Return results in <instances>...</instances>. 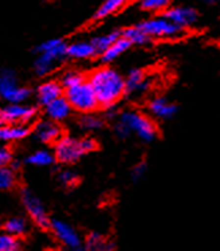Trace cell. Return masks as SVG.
I'll return each instance as SVG.
<instances>
[{
	"mask_svg": "<svg viewBox=\"0 0 220 251\" xmlns=\"http://www.w3.org/2000/svg\"><path fill=\"white\" fill-rule=\"evenodd\" d=\"M89 84L94 89L98 103L105 108L114 104L124 95V78L111 68H99L91 75Z\"/></svg>",
	"mask_w": 220,
	"mask_h": 251,
	"instance_id": "cell-1",
	"label": "cell"
},
{
	"mask_svg": "<svg viewBox=\"0 0 220 251\" xmlns=\"http://www.w3.org/2000/svg\"><path fill=\"white\" fill-rule=\"evenodd\" d=\"M115 128L121 137H128L130 132H135L145 142L154 141L158 134L157 126L147 116L134 111L123 112Z\"/></svg>",
	"mask_w": 220,
	"mask_h": 251,
	"instance_id": "cell-2",
	"label": "cell"
},
{
	"mask_svg": "<svg viewBox=\"0 0 220 251\" xmlns=\"http://www.w3.org/2000/svg\"><path fill=\"white\" fill-rule=\"evenodd\" d=\"M66 100L71 104L72 108L77 109L80 112H92L98 108V99L95 95L91 84L83 81L74 87L66 88Z\"/></svg>",
	"mask_w": 220,
	"mask_h": 251,
	"instance_id": "cell-3",
	"label": "cell"
},
{
	"mask_svg": "<svg viewBox=\"0 0 220 251\" xmlns=\"http://www.w3.org/2000/svg\"><path fill=\"white\" fill-rule=\"evenodd\" d=\"M0 98L8 103H23L30 98V89L18 84L17 75L10 69L0 72Z\"/></svg>",
	"mask_w": 220,
	"mask_h": 251,
	"instance_id": "cell-4",
	"label": "cell"
},
{
	"mask_svg": "<svg viewBox=\"0 0 220 251\" xmlns=\"http://www.w3.org/2000/svg\"><path fill=\"white\" fill-rule=\"evenodd\" d=\"M138 27L149 38H174L181 34V27L164 18H153L139 23Z\"/></svg>",
	"mask_w": 220,
	"mask_h": 251,
	"instance_id": "cell-5",
	"label": "cell"
},
{
	"mask_svg": "<svg viewBox=\"0 0 220 251\" xmlns=\"http://www.w3.org/2000/svg\"><path fill=\"white\" fill-rule=\"evenodd\" d=\"M84 151L81 141H77L74 138L64 137L60 138L55 145V158L62 164H72L83 157Z\"/></svg>",
	"mask_w": 220,
	"mask_h": 251,
	"instance_id": "cell-6",
	"label": "cell"
},
{
	"mask_svg": "<svg viewBox=\"0 0 220 251\" xmlns=\"http://www.w3.org/2000/svg\"><path fill=\"white\" fill-rule=\"evenodd\" d=\"M22 202L24 208L27 209L30 218L34 220V223L39 226L41 228H49V216L45 211L44 204L41 202L38 197L27 189H24L22 192Z\"/></svg>",
	"mask_w": 220,
	"mask_h": 251,
	"instance_id": "cell-7",
	"label": "cell"
},
{
	"mask_svg": "<svg viewBox=\"0 0 220 251\" xmlns=\"http://www.w3.org/2000/svg\"><path fill=\"white\" fill-rule=\"evenodd\" d=\"M35 116V108L22 103H10L0 109V118L4 123H24Z\"/></svg>",
	"mask_w": 220,
	"mask_h": 251,
	"instance_id": "cell-8",
	"label": "cell"
},
{
	"mask_svg": "<svg viewBox=\"0 0 220 251\" xmlns=\"http://www.w3.org/2000/svg\"><path fill=\"white\" fill-rule=\"evenodd\" d=\"M50 228L53 231V234L57 236V239L62 242L66 247H69L71 250L77 249L81 245V240L78 238L77 232L72 228L69 224H66L65 222L61 220H53L50 222Z\"/></svg>",
	"mask_w": 220,
	"mask_h": 251,
	"instance_id": "cell-9",
	"label": "cell"
},
{
	"mask_svg": "<svg viewBox=\"0 0 220 251\" xmlns=\"http://www.w3.org/2000/svg\"><path fill=\"white\" fill-rule=\"evenodd\" d=\"M165 18L178 27L192 26L197 21V12L191 7H173L166 10Z\"/></svg>",
	"mask_w": 220,
	"mask_h": 251,
	"instance_id": "cell-10",
	"label": "cell"
},
{
	"mask_svg": "<svg viewBox=\"0 0 220 251\" xmlns=\"http://www.w3.org/2000/svg\"><path fill=\"white\" fill-rule=\"evenodd\" d=\"M149 89V80L145 73L139 69H132L124 80V93L128 95H139Z\"/></svg>",
	"mask_w": 220,
	"mask_h": 251,
	"instance_id": "cell-11",
	"label": "cell"
},
{
	"mask_svg": "<svg viewBox=\"0 0 220 251\" xmlns=\"http://www.w3.org/2000/svg\"><path fill=\"white\" fill-rule=\"evenodd\" d=\"M66 46L64 41L61 39H49L38 48L41 54L49 57L50 60H53L55 64H58L60 61L64 60L66 55Z\"/></svg>",
	"mask_w": 220,
	"mask_h": 251,
	"instance_id": "cell-12",
	"label": "cell"
},
{
	"mask_svg": "<svg viewBox=\"0 0 220 251\" xmlns=\"http://www.w3.org/2000/svg\"><path fill=\"white\" fill-rule=\"evenodd\" d=\"M45 107H46V114L53 122L65 120L71 115V104L68 103V100L65 98H62V96L57 98L53 101H50Z\"/></svg>",
	"mask_w": 220,
	"mask_h": 251,
	"instance_id": "cell-13",
	"label": "cell"
},
{
	"mask_svg": "<svg viewBox=\"0 0 220 251\" xmlns=\"http://www.w3.org/2000/svg\"><path fill=\"white\" fill-rule=\"evenodd\" d=\"M35 134L39 141L45 143L54 142L57 139H60L61 128L60 126L51 122V120H45V122H39L37 127H35Z\"/></svg>",
	"mask_w": 220,
	"mask_h": 251,
	"instance_id": "cell-14",
	"label": "cell"
},
{
	"mask_svg": "<svg viewBox=\"0 0 220 251\" xmlns=\"http://www.w3.org/2000/svg\"><path fill=\"white\" fill-rule=\"evenodd\" d=\"M149 108L153 112V115H155L157 118H161V119H171V116H174L177 112L176 105L164 98L154 99L150 103Z\"/></svg>",
	"mask_w": 220,
	"mask_h": 251,
	"instance_id": "cell-15",
	"label": "cell"
},
{
	"mask_svg": "<svg viewBox=\"0 0 220 251\" xmlns=\"http://www.w3.org/2000/svg\"><path fill=\"white\" fill-rule=\"evenodd\" d=\"M96 53L92 42H74V44L66 46V55L76 60H87L94 57Z\"/></svg>",
	"mask_w": 220,
	"mask_h": 251,
	"instance_id": "cell-16",
	"label": "cell"
},
{
	"mask_svg": "<svg viewBox=\"0 0 220 251\" xmlns=\"http://www.w3.org/2000/svg\"><path fill=\"white\" fill-rule=\"evenodd\" d=\"M62 95V85L55 81H48L44 82L41 87L38 88V100L39 103L49 104L50 101H53L57 98H60Z\"/></svg>",
	"mask_w": 220,
	"mask_h": 251,
	"instance_id": "cell-17",
	"label": "cell"
},
{
	"mask_svg": "<svg viewBox=\"0 0 220 251\" xmlns=\"http://www.w3.org/2000/svg\"><path fill=\"white\" fill-rule=\"evenodd\" d=\"M130 46H131L130 41L124 38L121 34V37H118L115 42L101 53V57H103L101 60L104 61V62H111V61L116 60V58H118L119 55L123 54Z\"/></svg>",
	"mask_w": 220,
	"mask_h": 251,
	"instance_id": "cell-18",
	"label": "cell"
},
{
	"mask_svg": "<svg viewBox=\"0 0 220 251\" xmlns=\"http://www.w3.org/2000/svg\"><path fill=\"white\" fill-rule=\"evenodd\" d=\"M28 134V128L23 125L0 126V141H19Z\"/></svg>",
	"mask_w": 220,
	"mask_h": 251,
	"instance_id": "cell-19",
	"label": "cell"
},
{
	"mask_svg": "<svg viewBox=\"0 0 220 251\" xmlns=\"http://www.w3.org/2000/svg\"><path fill=\"white\" fill-rule=\"evenodd\" d=\"M85 247L88 251H112L114 250V243L103 238L100 234H91L87 238V243Z\"/></svg>",
	"mask_w": 220,
	"mask_h": 251,
	"instance_id": "cell-20",
	"label": "cell"
},
{
	"mask_svg": "<svg viewBox=\"0 0 220 251\" xmlns=\"http://www.w3.org/2000/svg\"><path fill=\"white\" fill-rule=\"evenodd\" d=\"M126 3L127 0H105L95 14V19H103L105 17H110L112 14L122 10L123 7L126 6Z\"/></svg>",
	"mask_w": 220,
	"mask_h": 251,
	"instance_id": "cell-21",
	"label": "cell"
},
{
	"mask_svg": "<svg viewBox=\"0 0 220 251\" xmlns=\"http://www.w3.org/2000/svg\"><path fill=\"white\" fill-rule=\"evenodd\" d=\"M3 228L7 234L14 235V236H21L26 232L27 229V223L22 218H11L3 224Z\"/></svg>",
	"mask_w": 220,
	"mask_h": 251,
	"instance_id": "cell-22",
	"label": "cell"
},
{
	"mask_svg": "<svg viewBox=\"0 0 220 251\" xmlns=\"http://www.w3.org/2000/svg\"><path fill=\"white\" fill-rule=\"evenodd\" d=\"M118 37H121V33L119 31H114V33L105 34V35H101V37H98L92 41V45H94L96 53H103L107 48H110L111 45L114 44Z\"/></svg>",
	"mask_w": 220,
	"mask_h": 251,
	"instance_id": "cell-23",
	"label": "cell"
},
{
	"mask_svg": "<svg viewBox=\"0 0 220 251\" xmlns=\"http://www.w3.org/2000/svg\"><path fill=\"white\" fill-rule=\"evenodd\" d=\"M123 37L126 39L130 41V44H135V45H143L146 44L147 41H149V37L146 35V34L143 33L141 28L135 26V27H130V28H126L123 33H121Z\"/></svg>",
	"mask_w": 220,
	"mask_h": 251,
	"instance_id": "cell-24",
	"label": "cell"
},
{
	"mask_svg": "<svg viewBox=\"0 0 220 251\" xmlns=\"http://www.w3.org/2000/svg\"><path fill=\"white\" fill-rule=\"evenodd\" d=\"M53 159H54V157L51 153L46 151V150H38L28 157L27 162L34 165V166H48L53 162Z\"/></svg>",
	"mask_w": 220,
	"mask_h": 251,
	"instance_id": "cell-25",
	"label": "cell"
},
{
	"mask_svg": "<svg viewBox=\"0 0 220 251\" xmlns=\"http://www.w3.org/2000/svg\"><path fill=\"white\" fill-rule=\"evenodd\" d=\"M0 251H21V242L18 236L3 232L0 234Z\"/></svg>",
	"mask_w": 220,
	"mask_h": 251,
	"instance_id": "cell-26",
	"label": "cell"
},
{
	"mask_svg": "<svg viewBox=\"0 0 220 251\" xmlns=\"http://www.w3.org/2000/svg\"><path fill=\"white\" fill-rule=\"evenodd\" d=\"M15 185L14 170L7 166H0V191H8Z\"/></svg>",
	"mask_w": 220,
	"mask_h": 251,
	"instance_id": "cell-27",
	"label": "cell"
},
{
	"mask_svg": "<svg viewBox=\"0 0 220 251\" xmlns=\"http://www.w3.org/2000/svg\"><path fill=\"white\" fill-rule=\"evenodd\" d=\"M55 62L53 60H50L49 57H46L44 54H39V57L35 61V72L38 73L39 76H46L48 73L53 71Z\"/></svg>",
	"mask_w": 220,
	"mask_h": 251,
	"instance_id": "cell-28",
	"label": "cell"
},
{
	"mask_svg": "<svg viewBox=\"0 0 220 251\" xmlns=\"http://www.w3.org/2000/svg\"><path fill=\"white\" fill-rule=\"evenodd\" d=\"M83 81L84 77L81 73H78L76 71H69L66 72L65 75L62 76V78H61V85L66 89V88L74 87V85H77V84Z\"/></svg>",
	"mask_w": 220,
	"mask_h": 251,
	"instance_id": "cell-29",
	"label": "cell"
},
{
	"mask_svg": "<svg viewBox=\"0 0 220 251\" xmlns=\"http://www.w3.org/2000/svg\"><path fill=\"white\" fill-rule=\"evenodd\" d=\"M171 4V0H142L141 6L147 11H162Z\"/></svg>",
	"mask_w": 220,
	"mask_h": 251,
	"instance_id": "cell-30",
	"label": "cell"
},
{
	"mask_svg": "<svg viewBox=\"0 0 220 251\" xmlns=\"http://www.w3.org/2000/svg\"><path fill=\"white\" fill-rule=\"evenodd\" d=\"M80 126L88 131H94V130H99L103 126V122L95 115H85L83 119L80 120Z\"/></svg>",
	"mask_w": 220,
	"mask_h": 251,
	"instance_id": "cell-31",
	"label": "cell"
},
{
	"mask_svg": "<svg viewBox=\"0 0 220 251\" xmlns=\"http://www.w3.org/2000/svg\"><path fill=\"white\" fill-rule=\"evenodd\" d=\"M61 182L66 186H73L77 182V176L74 175L71 170H64L60 175Z\"/></svg>",
	"mask_w": 220,
	"mask_h": 251,
	"instance_id": "cell-32",
	"label": "cell"
},
{
	"mask_svg": "<svg viewBox=\"0 0 220 251\" xmlns=\"http://www.w3.org/2000/svg\"><path fill=\"white\" fill-rule=\"evenodd\" d=\"M11 151L6 148H0V166H7V165L11 162Z\"/></svg>",
	"mask_w": 220,
	"mask_h": 251,
	"instance_id": "cell-33",
	"label": "cell"
},
{
	"mask_svg": "<svg viewBox=\"0 0 220 251\" xmlns=\"http://www.w3.org/2000/svg\"><path fill=\"white\" fill-rule=\"evenodd\" d=\"M145 173H146V165L145 164L137 165V166L134 168V170H132V178H134L135 181L141 180L143 176H145Z\"/></svg>",
	"mask_w": 220,
	"mask_h": 251,
	"instance_id": "cell-34",
	"label": "cell"
},
{
	"mask_svg": "<svg viewBox=\"0 0 220 251\" xmlns=\"http://www.w3.org/2000/svg\"><path fill=\"white\" fill-rule=\"evenodd\" d=\"M204 3H207V4H214L215 1H218V0H201Z\"/></svg>",
	"mask_w": 220,
	"mask_h": 251,
	"instance_id": "cell-35",
	"label": "cell"
},
{
	"mask_svg": "<svg viewBox=\"0 0 220 251\" xmlns=\"http://www.w3.org/2000/svg\"><path fill=\"white\" fill-rule=\"evenodd\" d=\"M1 125H4V122H3V120H1V118H0V126Z\"/></svg>",
	"mask_w": 220,
	"mask_h": 251,
	"instance_id": "cell-36",
	"label": "cell"
},
{
	"mask_svg": "<svg viewBox=\"0 0 220 251\" xmlns=\"http://www.w3.org/2000/svg\"><path fill=\"white\" fill-rule=\"evenodd\" d=\"M1 227H3V223H1V220H0V228H1Z\"/></svg>",
	"mask_w": 220,
	"mask_h": 251,
	"instance_id": "cell-37",
	"label": "cell"
}]
</instances>
